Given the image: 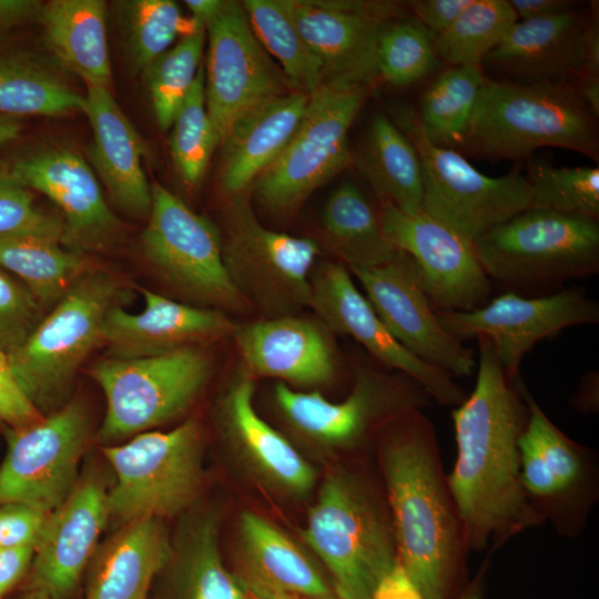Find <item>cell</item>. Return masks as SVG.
Here are the masks:
<instances>
[{
	"label": "cell",
	"mask_w": 599,
	"mask_h": 599,
	"mask_svg": "<svg viewBox=\"0 0 599 599\" xmlns=\"http://www.w3.org/2000/svg\"><path fill=\"white\" fill-rule=\"evenodd\" d=\"M105 397L99 437L116 441L150 430L185 413L211 374V358L200 346L170 353L120 358L91 366Z\"/></svg>",
	"instance_id": "obj_8"
},
{
	"label": "cell",
	"mask_w": 599,
	"mask_h": 599,
	"mask_svg": "<svg viewBox=\"0 0 599 599\" xmlns=\"http://www.w3.org/2000/svg\"><path fill=\"white\" fill-rule=\"evenodd\" d=\"M331 334L319 319L291 314L236 325L232 336L243 368L253 378L317 387L337 373L338 354Z\"/></svg>",
	"instance_id": "obj_23"
},
{
	"label": "cell",
	"mask_w": 599,
	"mask_h": 599,
	"mask_svg": "<svg viewBox=\"0 0 599 599\" xmlns=\"http://www.w3.org/2000/svg\"><path fill=\"white\" fill-rule=\"evenodd\" d=\"M82 110L92 130L89 159L113 203L132 216H148L152 184L142 159L146 144L129 121L109 88L87 87Z\"/></svg>",
	"instance_id": "obj_27"
},
{
	"label": "cell",
	"mask_w": 599,
	"mask_h": 599,
	"mask_svg": "<svg viewBox=\"0 0 599 599\" xmlns=\"http://www.w3.org/2000/svg\"><path fill=\"white\" fill-rule=\"evenodd\" d=\"M39 21L47 48L61 67L87 87H110L104 1L51 0L43 3Z\"/></svg>",
	"instance_id": "obj_31"
},
{
	"label": "cell",
	"mask_w": 599,
	"mask_h": 599,
	"mask_svg": "<svg viewBox=\"0 0 599 599\" xmlns=\"http://www.w3.org/2000/svg\"><path fill=\"white\" fill-rule=\"evenodd\" d=\"M138 313L112 306L103 321L101 343L108 356L130 358L170 353L232 335L236 324L220 309L170 300L140 288Z\"/></svg>",
	"instance_id": "obj_24"
},
{
	"label": "cell",
	"mask_w": 599,
	"mask_h": 599,
	"mask_svg": "<svg viewBox=\"0 0 599 599\" xmlns=\"http://www.w3.org/2000/svg\"><path fill=\"white\" fill-rule=\"evenodd\" d=\"M302 536L342 599H369L397 562L389 511L362 477L346 469L325 477Z\"/></svg>",
	"instance_id": "obj_4"
},
{
	"label": "cell",
	"mask_w": 599,
	"mask_h": 599,
	"mask_svg": "<svg viewBox=\"0 0 599 599\" xmlns=\"http://www.w3.org/2000/svg\"><path fill=\"white\" fill-rule=\"evenodd\" d=\"M42 313L30 291L0 268V349L8 357L23 345Z\"/></svg>",
	"instance_id": "obj_47"
},
{
	"label": "cell",
	"mask_w": 599,
	"mask_h": 599,
	"mask_svg": "<svg viewBox=\"0 0 599 599\" xmlns=\"http://www.w3.org/2000/svg\"><path fill=\"white\" fill-rule=\"evenodd\" d=\"M518 20L508 0H471L443 33L433 37L439 61L481 67Z\"/></svg>",
	"instance_id": "obj_40"
},
{
	"label": "cell",
	"mask_w": 599,
	"mask_h": 599,
	"mask_svg": "<svg viewBox=\"0 0 599 599\" xmlns=\"http://www.w3.org/2000/svg\"><path fill=\"white\" fill-rule=\"evenodd\" d=\"M389 370L358 364L351 393L337 403L317 390L297 392L278 382L273 390L274 404L287 426L302 438L322 447H352L376 426L433 403L417 380Z\"/></svg>",
	"instance_id": "obj_12"
},
{
	"label": "cell",
	"mask_w": 599,
	"mask_h": 599,
	"mask_svg": "<svg viewBox=\"0 0 599 599\" xmlns=\"http://www.w3.org/2000/svg\"><path fill=\"white\" fill-rule=\"evenodd\" d=\"M415 146L422 164V210L474 242L532 205L531 186L518 170L493 177L459 151L430 143L412 109L395 123Z\"/></svg>",
	"instance_id": "obj_9"
},
{
	"label": "cell",
	"mask_w": 599,
	"mask_h": 599,
	"mask_svg": "<svg viewBox=\"0 0 599 599\" xmlns=\"http://www.w3.org/2000/svg\"><path fill=\"white\" fill-rule=\"evenodd\" d=\"M17 599H51L47 593L40 590H21Z\"/></svg>",
	"instance_id": "obj_61"
},
{
	"label": "cell",
	"mask_w": 599,
	"mask_h": 599,
	"mask_svg": "<svg viewBox=\"0 0 599 599\" xmlns=\"http://www.w3.org/2000/svg\"><path fill=\"white\" fill-rule=\"evenodd\" d=\"M598 372L588 373L581 380L573 406L581 412L598 409Z\"/></svg>",
	"instance_id": "obj_56"
},
{
	"label": "cell",
	"mask_w": 599,
	"mask_h": 599,
	"mask_svg": "<svg viewBox=\"0 0 599 599\" xmlns=\"http://www.w3.org/2000/svg\"><path fill=\"white\" fill-rule=\"evenodd\" d=\"M22 130L20 118L0 113V148L17 139Z\"/></svg>",
	"instance_id": "obj_58"
},
{
	"label": "cell",
	"mask_w": 599,
	"mask_h": 599,
	"mask_svg": "<svg viewBox=\"0 0 599 599\" xmlns=\"http://www.w3.org/2000/svg\"><path fill=\"white\" fill-rule=\"evenodd\" d=\"M172 542L160 519L121 525L99 545L87 567L84 599H148L167 565Z\"/></svg>",
	"instance_id": "obj_28"
},
{
	"label": "cell",
	"mask_w": 599,
	"mask_h": 599,
	"mask_svg": "<svg viewBox=\"0 0 599 599\" xmlns=\"http://www.w3.org/2000/svg\"><path fill=\"white\" fill-rule=\"evenodd\" d=\"M438 63L433 35L410 14L383 28L377 45L380 80L394 87H409L430 75Z\"/></svg>",
	"instance_id": "obj_43"
},
{
	"label": "cell",
	"mask_w": 599,
	"mask_h": 599,
	"mask_svg": "<svg viewBox=\"0 0 599 599\" xmlns=\"http://www.w3.org/2000/svg\"><path fill=\"white\" fill-rule=\"evenodd\" d=\"M18 385L8 356L0 349V422L10 427H22L41 419Z\"/></svg>",
	"instance_id": "obj_49"
},
{
	"label": "cell",
	"mask_w": 599,
	"mask_h": 599,
	"mask_svg": "<svg viewBox=\"0 0 599 599\" xmlns=\"http://www.w3.org/2000/svg\"><path fill=\"white\" fill-rule=\"evenodd\" d=\"M488 569V559L483 564L480 570L473 581L463 588L454 599H483L485 572Z\"/></svg>",
	"instance_id": "obj_59"
},
{
	"label": "cell",
	"mask_w": 599,
	"mask_h": 599,
	"mask_svg": "<svg viewBox=\"0 0 599 599\" xmlns=\"http://www.w3.org/2000/svg\"><path fill=\"white\" fill-rule=\"evenodd\" d=\"M471 0H414L405 2L409 14L433 37L443 33Z\"/></svg>",
	"instance_id": "obj_50"
},
{
	"label": "cell",
	"mask_w": 599,
	"mask_h": 599,
	"mask_svg": "<svg viewBox=\"0 0 599 599\" xmlns=\"http://www.w3.org/2000/svg\"><path fill=\"white\" fill-rule=\"evenodd\" d=\"M437 315L444 327L461 341L488 337L505 372L514 377L522 357L537 342L567 327L598 323L599 306L578 288L539 297L507 292L478 308L437 311Z\"/></svg>",
	"instance_id": "obj_19"
},
{
	"label": "cell",
	"mask_w": 599,
	"mask_h": 599,
	"mask_svg": "<svg viewBox=\"0 0 599 599\" xmlns=\"http://www.w3.org/2000/svg\"><path fill=\"white\" fill-rule=\"evenodd\" d=\"M518 20L557 14L572 10L576 2L570 0H508Z\"/></svg>",
	"instance_id": "obj_55"
},
{
	"label": "cell",
	"mask_w": 599,
	"mask_h": 599,
	"mask_svg": "<svg viewBox=\"0 0 599 599\" xmlns=\"http://www.w3.org/2000/svg\"><path fill=\"white\" fill-rule=\"evenodd\" d=\"M597 118L572 82L518 83L486 75L459 152L502 161L560 148L598 161Z\"/></svg>",
	"instance_id": "obj_3"
},
{
	"label": "cell",
	"mask_w": 599,
	"mask_h": 599,
	"mask_svg": "<svg viewBox=\"0 0 599 599\" xmlns=\"http://www.w3.org/2000/svg\"><path fill=\"white\" fill-rule=\"evenodd\" d=\"M369 599H424V597L397 560L379 580Z\"/></svg>",
	"instance_id": "obj_54"
},
{
	"label": "cell",
	"mask_w": 599,
	"mask_h": 599,
	"mask_svg": "<svg viewBox=\"0 0 599 599\" xmlns=\"http://www.w3.org/2000/svg\"><path fill=\"white\" fill-rule=\"evenodd\" d=\"M115 483L109 518L121 525L174 516L196 498L203 474V429L195 418L166 432L146 430L103 448Z\"/></svg>",
	"instance_id": "obj_6"
},
{
	"label": "cell",
	"mask_w": 599,
	"mask_h": 599,
	"mask_svg": "<svg viewBox=\"0 0 599 599\" xmlns=\"http://www.w3.org/2000/svg\"><path fill=\"white\" fill-rule=\"evenodd\" d=\"M349 271L384 325L409 353L454 377L473 374L477 366L473 349L444 327L407 254L398 252L380 266Z\"/></svg>",
	"instance_id": "obj_18"
},
{
	"label": "cell",
	"mask_w": 599,
	"mask_h": 599,
	"mask_svg": "<svg viewBox=\"0 0 599 599\" xmlns=\"http://www.w3.org/2000/svg\"><path fill=\"white\" fill-rule=\"evenodd\" d=\"M307 102V93L294 90L261 103L233 125L221 144V184L229 195L245 192L277 159L295 133Z\"/></svg>",
	"instance_id": "obj_29"
},
{
	"label": "cell",
	"mask_w": 599,
	"mask_h": 599,
	"mask_svg": "<svg viewBox=\"0 0 599 599\" xmlns=\"http://www.w3.org/2000/svg\"><path fill=\"white\" fill-rule=\"evenodd\" d=\"M48 514L21 504H0V547L35 546Z\"/></svg>",
	"instance_id": "obj_48"
},
{
	"label": "cell",
	"mask_w": 599,
	"mask_h": 599,
	"mask_svg": "<svg viewBox=\"0 0 599 599\" xmlns=\"http://www.w3.org/2000/svg\"><path fill=\"white\" fill-rule=\"evenodd\" d=\"M205 29L209 34L204 70L206 110L217 143L222 144L244 114L295 88L258 41L241 2L224 1Z\"/></svg>",
	"instance_id": "obj_15"
},
{
	"label": "cell",
	"mask_w": 599,
	"mask_h": 599,
	"mask_svg": "<svg viewBox=\"0 0 599 599\" xmlns=\"http://www.w3.org/2000/svg\"><path fill=\"white\" fill-rule=\"evenodd\" d=\"M73 91L38 60L19 52L0 53V113L59 116L82 110Z\"/></svg>",
	"instance_id": "obj_38"
},
{
	"label": "cell",
	"mask_w": 599,
	"mask_h": 599,
	"mask_svg": "<svg viewBox=\"0 0 599 599\" xmlns=\"http://www.w3.org/2000/svg\"><path fill=\"white\" fill-rule=\"evenodd\" d=\"M114 3L129 61L138 71H144L169 50L181 32L186 35L204 27L192 18H183L175 1L124 0Z\"/></svg>",
	"instance_id": "obj_41"
},
{
	"label": "cell",
	"mask_w": 599,
	"mask_h": 599,
	"mask_svg": "<svg viewBox=\"0 0 599 599\" xmlns=\"http://www.w3.org/2000/svg\"><path fill=\"white\" fill-rule=\"evenodd\" d=\"M205 30V27H201L183 35L143 71L154 115L163 131L171 129L177 110L195 81L201 67Z\"/></svg>",
	"instance_id": "obj_42"
},
{
	"label": "cell",
	"mask_w": 599,
	"mask_h": 599,
	"mask_svg": "<svg viewBox=\"0 0 599 599\" xmlns=\"http://www.w3.org/2000/svg\"><path fill=\"white\" fill-rule=\"evenodd\" d=\"M8 173L30 191L51 200L62 213L63 245L81 253L101 250L120 232L92 167L68 146L53 145L16 159Z\"/></svg>",
	"instance_id": "obj_21"
},
{
	"label": "cell",
	"mask_w": 599,
	"mask_h": 599,
	"mask_svg": "<svg viewBox=\"0 0 599 599\" xmlns=\"http://www.w3.org/2000/svg\"><path fill=\"white\" fill-rule=\"evenodd\" d=\"M599 80V12L598 2L590 4L581 41V69L575 80ZM573 83V82H572Z\"/></svg>",
	"instance_id": "obj_52"
},
{
	"label": "cell",
	"mask_w": 599,
	"mask_h": 599,
	"mask_svg": "<svg viewBox=\"0 0 599 599\" xmlns=\"http://www.w3.org/2000/svg\"><path fill=\"white\" fill-rule=\"evenodd\" d=\"M526 179L532 191L531 209L598 221V166L556 167L530 159Z\"/></svg>",
	"instance_id": "obj_44"
},
{
	"label": "cell",
	"mask_w": 599,
	"mask_h": 599,
	"mask_svg": "<svg viewBox=\"0 0 599 599\" xmlns=\"http://www.w3.org/2000/svg\"><path fill=\"white\" fill-rule=\"evenodd\" d=\"M42 8L37 0H0V35L39 20Z\"/></svg>",
	"instance_id": "obj_53"
},
{
	"label": "cell",
	"mask_w": 599,
	"mask_h": 599,
	"mask_svg": "<svg viewBox=\"0 0 599 599\" xmlns=\"http://www.w3.org/2000/svg\"><path fill=\"white\" fill-rule=\"evenodd\" d=\"M322 67L323 83L368 90L377 80L383 28L405 14L393 1L282 0Z\"/></svg>",
	"instance_id": "obj_16"
},
{
	"label": "cell",
	"mask_w": 599,
	"mask_h": 599,
	"mask_svg": "<svg viewBox=\"0 0 599 599\" xmlns=\"http://www.w3.org/2000/svg\"><path fill=\"white\" fill-rule=\"evenodd\" d=\"M242 4L258 41L278 61L291 84L307 94L322 85L321 63L282 0H246Z\"/></svg>",
	"instance_id": "obj_39"
},
{
	"label": "cell",
	"mask_w": 599,
	"mask_h": 599,
	"mask_svg": "<svg viewBox=\"0 0 599 599\" xmlns=\"http://www.w3.org/2000/svg\"><path fill=\"white\" fill-rule=\"evenodd\" d=\"M329 599H342V598H338V597L334 596V597H332Z\"/></svg>",
	"instance_id": "obj_62"
},
{
	"label": "cell",
	"mask_w": 599,
	"mask_h": 599,
	"mask_svg": "<svg viewBox=\"0 0 599 599\" xmlns=\"http://www.w3.org/2000/svg\"><path fill=\"white\" fill-rule=\"evenodd\" d=\"M477 339L474 389L451 412L457 457L447 476L468 550L497 549L545 521L520 478L518 441L528 407L519 375L505 372L488 337Z\"/></svg>",
	"instance_id": "obj_1"
},
{
	"label": "cell",
	"mask_w": 599,
	"mask_h": 599,
	"mask_svg": "<svg viewBox=\"0 0 599 599\" xmlns=\"http://www.w3.org/2000/svg\"><path fill=\"white\" fill-rule=\"evenodd\" d=\"M224 1L221 0H186L184 4L192 14V19L204 27L217 14Z\"/></svg>",
	"instance_id": "obj_57"
},
{
	"label": "cell",
	"mask_w": 599,
	"mask_h": 599,
	"mask_svg": "<svg viewBox=\"0 0 599 599\" xmlns=\"http://www.w3.org/2000/svg\"><path fill=\"white\" fill-rule=\"evenodd\" d=\"M34 546L0 547V599H4L27 577Z\"/></svg>",
	"instance_id": "obj_51"
},
{
	"label": "cell",
	"mask_w": 599,
	"mask_h": 599,
	"mask_svg": "<svg viewBox=\"0 0 599 599\" xmlns=\"http://www.w3.org/2000/svg\"><path fill=\"white\" fill-rule=\"evenodd\" d=\"M167 566L177 599H247L240 579L223 564L215 514L204 511L185 520Z\"/></svg>",
	"instance_id": "obj_33"
},
{
	"label": "cell",
	"mask_w": 599,
	"mask_h": 599,
	"mask_svg": "<svg viewBox=\"0 0 599 599\" xmlns=\"http://www.w3.org/2000/svg\"><path fill=\"white\" fill-rule=\"evenodd\" d=\"M485 78L481 67L454 65L425 89L416 113L430 143L460 151Z\"/></svg>",
	"instance_id": "obj_37"
},
{
	"label": "cell",
	"mask_w": 599,
	"mask_h": 599,
	"mask_svg": "<svg viewBox=\"0 0 599 599\" xmlns=\"http://www.w3.org/2000/svg\"><path fill=\"white\" fill-rule=\"evenodd\" d=\"M148 217L141 250L169 286L205 307L236 311L245 304L225 267L221 232L210 220L159 183L152 184Z\"/></svg>",
	"instance_id": "obj_13"
},
{
	"label": "cell",
	"mask_w": 599,
	"mask_h": 599,
	"mask_svg": "<svg viewBox=\"0 0 599 599\" xmlns=\"http://www.w3.org/2000/svg\"><path fill=\"white\" fill-rule=\"evenodd\" d=\"M586 20L587 13L575 9L517 20L483 64L497 80L575 82L581 69Z\"/></svg>",
	"instance_id": "obj_26"
},
{
	"label": "cell",
	"mask_w": 599,
	"mask_h": 599,
	"mask_svg": "<svg viewBox=\"0 0 599 599\" xmlns=\"http://www.w3.org/2000/svg\"><path fill=\"white\" fill-rule=\"evenodd\" d=\"M518 386L528 407V419L521 438L538 453L558 488L562 514L559 531L575 532L595 501L593 463L583 447L550 420L520 377Z\"/></svg>",
	"instance_id": "obj_32"
},
{
	"label": "cell",
	"mask_w": 599,
	"mask_h": 599,
	"mask_svg": "<svg viewBox=\"0 0 599 599\" xmlns=\"http://www.w3.org/2000/svg\"><path fill=\"white\" fill-rule=\"evenodd\" d=\"M204 70L201 65L171 125L172 159L182 180L189 186L200 183L213 150L219 145L206 110Z\"/></svg>",
	"instance_id": "obj_45"
},
{
	"label": "cell",
	"mask_w": 599,
	"mask_h": 599,
	"mask_svg": "<svg viewBox=\"0 0 599 599\" xmlns=\"http://www.w3.org/2000/svg\"><path fill=\"white\" fill-rule=\"evenodd\" d=\"M0 268L20 281L42 309H50L88 268L81 253L58 237L14 233L0 237Z\"/></svg>",
	"instance_id": "obj_34"
},
{
	"label": "cell",
	"mask_w": 599,
	"mask_h": 599,
	"mask_svg": "<svg viewBox=\"0 0 599 599\" xmlns=\"http://www.w3.org/2000/svg\"><path fill=\"white\" fill-rule=\"evenodd\" d=\"M308 307L332 332L352 337L382 366L417 380L433 400L456 407L467 397L450 374L432 366L402 346L354 284L348 270L326 262L311 274Z\"/></svg>",
	"instance_id": "obj_20"
},
{
	"label": "cell",
	"mask_w": 599,
	"mask_h": 599,
	"mask_svg": "<svg viewBox=\"0 0 599 599\" xmlns=\"http://www.w3.org/2000/svg\"><path fill=\"white\" fill-rule=\"evenodd\" d=\"M26 232L54 236L63 243L64 224L62 219L41 211L31 191L6 169L0 170V237Z\"/></svg>",
	"instance_id": "obj_46"
},
{
	"label": "cell",
	"mask_w": 599,
	"mask_h": 599,
	"mask_svg": "<svg viewBox=\"0 0 599 599\" xmlns=\"http://www.w3.org/2000/svg\"><path fill=\"white\" fill-rule=\"evenodd\" d=\"M108 490L97 480L77 484L48 514L20 590L69 599L78 588L109 520Z\"/></svg>",
	"instance_id": "obj_22"
},
{
	"label": "cell",
	"mask_w": 599,
	"mask_h": 599,
	"mask_svg": "<svg viewBox=\"0 0 599 599\" xmlns=\"http://www.w3.org/2000/svg\"><path fill=\"white\" fill-rule=\"evenodd\" d=\"M362 167L382 202L410 213L422 210L423 172L417 151L382 112L370 120Z\"/></svg>",
	"instance_id": "obj_36"
},
{
	"label": "cell",
	"mask_w": 599,
	"mask_h": 599,
	"mask_svg": "<svg viewBox=\"0 0 599 599\" xmlns=\"http://www.w3.org/2000/svg\"><path fill=\"white\" fill-rule=\"evenodd\" d=\"M385 425L378 458L397 560L424 599H454L464 588L468 549L435 427L422 409Z\"/></svg>",
	"instance_id": "obj_2"
},
{
	"label": "cell",
	"mask_w": 599,
	"mask_h": 599,
	"mask_svg": "<svg viewBox=\"0 0 599 599\" xmlns=\"http://www.w3.org/2000/svg\"><path fill=\"white\" fill-rule=\"evenodd\" d=\"M119 298L120 283L111 273L87 271L8 357L18 385L41 415L63 406Z\"/></svg>",
	"instance_id": "obj_5"
},
{
	"label": "cell",
	"mask_w": 599,
	"mask_h": 599,
	"mask_svg": "<svg viewBox=\"0 0 599 599\" xmlns=\"http://www.w3.org/2000/svg\"><path fill=\"white\" fill-rule=\"evenodd\" d=\"M225 267L235 287L271 317L291 315L308 306L311 274L318 244L265 227L248 194L232 196L222 236Z\"/></svg>",
	"instance_id": "obj_10"
},
{
	"label": "cell",
	"mask_w": 599,
	"mask_h": 599,
	"mask_svg": "<svg viewBox=\"0 0 599 599\" xmlns=\"http://www.w3.org/2000/svg\"><path fill=\"white\" fill-rule=\"evenodd\" d=\"M90 418L75 402L22 426L2 425L7 451L0 465V504L21 502L45 514L77 486L90 436Z\"/></svg>",
	"instance_id": "obj_14"
},
{
	"label": "cell",
	"mask_w": 599,
	"mask_h": 599,
	"mask_svg": "<svg viewBox=\"0 0 599 599\" xmlns=\"http://www.w3.org/2000/svg\"><path fill=\"white\" fill-rule=\"evenodd\" d=\"M328 246L348 268H370L393 261L399 251L385 235L379 213L353 182L336 187L322 213Z\"/></svg>",
	"instance_id": "obj_35"
},
{
	"label": "cell",
	"mask_w": 599,
	"mask_h": 599,
	"mask_svg": "<svg viewBox=\"0 0 599 599\" xmlns=\"http://www.w3.org/2000/svg\"><path fill=\"white\" fill-rule=\"evenodd\" d=\"M383 231L415 264L436 311L467 312L488 302L491 285L474 244L423 210L382 202Z\"/></svg>",
	"instance_id": "obj_17"
},
{
	"label": "cell",
	"mask_w": 599,
	"mask_h": 599,
	"mask_svg": "<svg viewBox=\"0 0 599 599\" xmlns=\"http://www.w3.org/2000/svg\"><path fill=\"white\" fill-rule=\"evenodd\" d=\"M241 579L306 599L335 596L309 556L265 517L246 510L238 520Z\"/></svg>",
	"instance_id": "obj_30"
},
{
	"label": "cell",
	"mask_w": 599,
	"mask_h": 599,
	"mask_svg": "<svg viewBox=\"0 0 599 599\" xmlns=\"http://www.w3.org/2000/svg\"><path fill=\"white\" fill-rule=\"evenodd\" d=\"M367 91L323 83L308 93L295 133L253 183L263 207L276 214L290 213L348 165V132Z\"/></svg>",
	"instance_id": "obj_11"
},
{
	"label": "cell",
	"mask_w": 599,
	"mask_h": 599,
	"mask_svg": "<svg viewBox=\"0 0 599 599\" xmlns=\"http://www.w3.org/2000/svg\"><path fill=\"white\" fill-rule=\"evenodd\" d=\"M246 592L247 599H298L290 595L273 591L237 577Z\"/></svg>",
	"instance_id": "obj_60"
},
{
	"label": "cell",
	"mask_w": 599,
	"mask_h": 599,
	"mask_svg": "<svg viewBox=\"0 0 599 599\" xmlns=\"http://www.w3.org/2000/svg\"><path fill=\"white\" fill-rule=\"evenodd\" d=\"M489 278L511 286H537L599 271L597 220L528 209L474 242Z\"/></svg>",
	"instance_id": "obj_7"
},
{
	"label": "cell",
	"mask_w": 599,
	"mask_h": 599,
	"mask_svg": "<svg viewBox=\"0 0 599 599\" xmlns=\"http://www.w3.org/2000/svg\"><path fill=\"white\" fill-rule=\"evenodd\" d=\"M254 378L243 368L221 398L219 423L230 447L264 485L302 497L314 487L312 465L253 404Z\"/></svg>",
	"instance_id": "obj_25"
}]
</instances>
